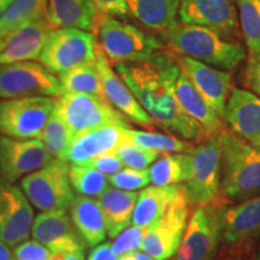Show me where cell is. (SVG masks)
I'll list each match as a JSON object with an SVG mask.
<instances>
[{"instance_id": "obj_1", "label": "cell", "mask_w": 260, "mask_h": 260, "mask_svg": "<svg viewBox=\"0 0 260 260\" xmlns=\"http://www.w3.org/2000/svg\"><path fill=\"white\" fill-rule=\"evenodd\" d=\"M115 69L155 123L183 140L201 142L211 138L178 104L175 92L180 74L177 58L159 51L151 60L115 63Z\"/></svg>"}, {"instance_id": "obj_2", "label": "cell", "mask_w": 260, "mask_h": 260, "mask_svg": "<svg viewBox=\"0 0 260 260\" xmlns=\"http://www.w3.org/2000/svg\"><path fill=\"white\" fill-rule=\"evenodd\" d=\"M222 151L220 193L230 203L260 195V146L223 129L216 135Z\"/></svg>"}, {"instance_id": "obj_3", "label": "cell", "mask_w": 260, "mask_h": 260, "mask_svg": "<svg viewBox=\"0 0 260 260\" xmlns=\"http://www.w3.org/2000/svg\"><path fill=\"white\" fill-rule=\"evenodd\" d=\"M159 37L178 54H183L220 70H232L245 60L246 48L239 42L226 40L209 28L177 23Z\"/></svg>"}, {"instance_id": "obj_4", "label": "cell", "mask_w": 260, "mask_h": 260, "mask_svg": "<svg viewBox=\"0 0 260 260\" xmlns=\"http://www.w3.org/2000/svg\"><path fill=\"white\" fill-rule=\"evenodd\" d=\"M96 31L99 46L113 63H144L162 50L159 39L113 16H100Z\"/></svg>"}, {"instance_id": "obj_5", "label": "cell", "mask_w": 260, "mask_h": 260, "mask_svg": "<svg viewBox=\"0 0 260 260\" xmlns=\"http://www.w3.org/2000/svg\"><path fill=\"white\" fill-rule=\"evenodd\" d=\"M53 110L70 129L74 138L107 124L129 126L125 116L106 99L90 94L63 93L54 100Z\"/></svg>"}, {"instance_id": "obj_6", "label": "cell", "mask_w": 260, "mask_h": 260, "mask_svg": "<svg viewBox=\"0 0 260 260\" xmlns=\"http://www.w3.org/2000/svg\"><path fill=\"white\" fill-rule=\"evenodd\" d=\"M96 47L93 31L77 28L51 29L39 60L53 74L60 75L79 65L95 63Z\"/></svg>"}, {"instance_id": "obj_7", "label": "cell", "mask_w": 260, "mask_h": 260, "mask_svg": "<svg viewBox=\"0 0 260 260\" xmlns=\"http://www.w3.org/2000/svg\"><path fill=\"white\" fill-rule=\"evenodd\" d=\"M189 170L183 189L191 204L206 205L217 200L220 193L222 151L217 136L193 146L189 152Z\"/></svg>"}, {"instance_id": "obj_8", "label": "cell", "mask_w": 260, "mask_h": 260, "mask_svg": "<svg viewBox=\"0 0 260 260\" xmlns=\"http://www.w3.org/2000/svg\"><path fill=\"white\" fill-rule=\"evenodd\" d=\"M224 205H199L191 214L174 260H216L222 241Z\"/></svg>"}, {"instance_id": "obj_9", "label": "cell", "mask_w": 260, "mask_h": 260, "mask_svg": "<svg viewBox=\"0 0 260 260\" xmlns=\"http://www.w3.org/2000/svg\"><path fill=\"white\" fill-rule=\"evenodd\" d=\"M63 88L56 74L44 64L23 60L0 64V98L19 99L27 96L58 98Z\"/></svg>"}, {"instance_id": "obj_10", "label": "cell", "mask_w": 260, "mask_h": 260, "mask_svg": "<svg viewBox=\"0 0 260 260\" xmlns=\"http://www.w3.org/2000/svg\"><path fill=\"white\" fill-rule=\"evenodd\" d=\"M21 188L37 209L50 211L70 207L75 193L69 180V162L53 159L45 168L28 174Z\"/></svg>"}, {"instance_id": "obj_11", "label": "cell", "mask_w": 260, "mask_h": 260, "mask_svg": "<svg viewBox=\"0 0 260 260\" xmlns=\"http://www.w3.org/2000/svg\"><path fill=\"white\" fill-rule=\"evenodd\" d=\"M190 204L181 186L176 198L161 218L146 228L140 249L155 260H168L176 254L189 222Z\"/></svg>"}, {"instance_id": "obj_12", "label": "cell", "mask_w": 260, "mask_h": 260, "mask_svg": "<svg viewBox=\"0 0 260 260\" xmlns=\"http://www.w3.org/2000/svg\"><path fill=\"white\" fill-rule=\"evenodd\" d=\"M52 96H27L0 103V132L18 140L40 139L54 109Z\"/></svg>"}, {"instance_id": "obj_13", "label": "cell", "mask_w": 260, "mask_h": 260, "mask_svg": "<svg viewBox=\"0 0 260 260\" xmlns=\"http://www.w3.org/2000/svg\"><path fill=\"white\" fill-rule=\"evenodd\" d=\"M41 140L0 138V182L14 183L53 160Z\"/></svg>"}, {"instance_id": "obj_14", "label": "cell", "mask_w": 260, "mask_h": 260, "mask_svg": "<svg viewBox=\"0 0 260 260\" xmlns=\"http://www.w3.org/2000/svg\"><path fill=\"white\" fill-rule=\"evenodd\" d=\"M34 212L23 190L12 183L0 182V241L16 247L28 240Z\"/></svg>"}, {"instance_id": "obj_15", "label": "cell", "mask_w": 260, "mask_h": 260, "mask_svg": "<svg viewBox=\"0 0 260 260\" xmlns=\"http://www.w3.org/2000/svg\"><path fill=\"white\" fill-rule=\"evenodd\" d=\"M178 19L180 23L209 28L225 39L239 31L234 0H181Z\"/></svg>"}, {"instance_id": "obj_16", "label": "cell", "mask_w": 260, "mask_h": 260, "mask_svg": "<svg viewBox=\"0 0 260 260\" xmlns=\"http://www.w3.org/2000/svg\"><path fill=\"white\" fill-rule=\"evenodd\" d=\"M177 63L200 95L224 119L228 99L232 93V75L183 54H178Z\"/></svg>"}, {"instance_id": "obj_17", "label": "cell", "mask_w": 260, "mask_h": 260, "mask_svg": "<svg viewBox=\"0 0 260 260\" xmlns=\"http://www.w3.org/2000/svg\"><path fill=\"white\" fill-rule=\"evenodd\" d=\"M31 236L51 253H68L86 248L76 226L65 209L42 211L32 220Z\"/></svg>"}, {"instance_id": "obj_18", "label": "cell", "mask_w": 260, "mask_h": 260, "mask_svg": "<svg viewBox=\"0 0 260 260\" xmlns=\"http://www.w3.org/2000/svg\"><path fill=\"white\" fill-rule=\"evenodd\" d=\"M95 65L102 79L104 94L107 102L136 124L144 126L153 125L154 121L152 117L140 105L138 99L118 73L113 70L110 59L104 53L99 44L96 47Z\"/></svg>"}, {"instance_id": "obj_19", "label": "cell", "mask_w": 260, "mask_h": 260, "mask_svg": "<svg viewBox=\"0 0 260 260\" xmlns=\"http://www.w3.org/2000/svg\"><path fill=\"white\" fill-rule=\"evenodd\" d=\"M224 121L239 138L260 146V96L256 94L233 88L226 103Z\"/></svg>"}, {"instance_id": "obj_20", "label": "cell", "mask_w": 260, "mask_h": 260, "mask_svg": "<svg viewBox=\"0 0 260 260\" xmlns=\"http://www.w3.org/2000/svg\"><path fill=\"white\" fill-rule=\"evenodd\" d=\"M126 128L130 126L107 124L76 135L65 152L64 160L69 164L84 165L98 155L112 151L126 139Z\"/></svg>"}, {"instance_id": "obj_21", "label": "cell", "mask_w": 260, "mask_h": 260, "mask_svg": "<svg viewBox=\"0 0 260 260\" xmlns=\"http://www.w3.org/2000/svg\"><path fill=\"white\" fill-rule=\"evenodd\" d=\"M50 31L46 16L16 29L9 35L4 50L0 52V64L39 59Z\"/></svg>"}, {"instance_id": "obj_22", "label": "cell", "mask_w": 260, "mask_h": 260, "mask_svg": "<svg viewBox=\"0 0 260 260\" xmlns=\"http://www.w3.org/2000/svg\"><path fill=\"white\" fill-rule=\"evenodd\" d=\"M260 237V195L224 206L222 240L228 245L242 243Z\"/></svg>"}, {"instance_id": "obj_23", "label": "cell", "mask_w": 260, "mask_h": 260, "mask_svg": "<svg viewBox=\"0 0 260 260\" xmlns=\"http://www.w3.org/2000/svg\"><path fill=\"white\" fill-rule=\"evenodd\" d=\"M100 12L93 0H48L46 18L51 29L77 28L94 31Z\"/></svg>"}, {"instance_id": "obj_24", "label": "cell", "mask_w": 260, "mask_h": 260, "mask_svg": "<svg viewBox=\"0 0 260 260\" xmlns=\"http://www.w3.org/2000/svg\"><path fill=\"white\" fill-rule=\"evenodd\" d=\"M175 92H176L178 104L183 109V111L199 123L210 136L218 135L224 129L222 118L200 95L193 83L181 70L177 76L176 84H175Z\"/></svg>"}, {"instance_id": "obj_25", "label": "cell", "mask_w": 260, "mask_h": 260, "mask_svg": "<svg viewBox=\"0 0 260 260\" xmlns=\"http://www.w3.org/2000/svg\"><path fill=\"white\" fill-rule=\"evenodd\" d=\"M139 193L122 190L109 187L98 197V203L105 218L107 236L115 239L125 228L132 225L133 211H134Z\"/></svg>"}, {"instance_id": "obj_26", "label": "cell", "mask_w": 260, "mask_h": 260, "mask_svg": "<svg viewBox=\"0 0 260 260\" xmlns=\"http://www.w3.org/2000/svg\"><path fill=\"white\" fill-rule=\"evenodd\" d=\"M70 217L86 246L95 247L105 241V218L98 200L84 195L75 197L70 205Z\"/></svg>"}, {"instance_id": "obj_27", "label": "cell", "mask_w": 260, "mask_h": 260, "mask_svg": "<svg viewBox=\"0 0 260 260\" xmlns=\"http://www.w3.org/2000/svg\"><path fill=\"white\" fill-rule=\"evenodd\" d=\"M181 186H152L140 191L133 211L132 225L147 228L157 222L167 212L175 200Z\"/></svg>"}, {"instance_id": "obj_28", "label": "cell", "mask_w": 260, "mask_h": 260, "mask_svg": "<svg viewBox=\"0 0 260 260\" xmlns=\"http://www.w3.org/2000/svg\"><path fill=\"white\" fill-rule=\"evenodd\" d=\"M181 0H126L129 14L158 32L176 25Z\"/></svg>"}, {"instance_id": "obj_29", "label": "cell", "mask_w": 260, "mask_h": 260, "mask_svg": "<svg viewBox=\"0 0 260 260\" xmlns=\"http://www.w3.org/2000/svg\"><path fill=\"white\" fill-rule=\"evenodd\" d=\"M189 170V153H164L148 169L153 186H176L184 183Z\"/></svg>"}, {"instance_id": "obj_30", "label": "cell", "mask_w": 260, "mask_h": 260, "mask_svg": "<svg viewBox=\"0 0 260 260\" xmlns=\"http://www.w3.org/2000/svg\"><path fill=\"white\" fill-rule=\"evenodd\" d=\"M63 93L90 94L106 99L95 63L83 64L58 75Z\"/></svg>"}, {"instance_id": "obj_31", "label": "cell", "mask_w": 260, "mask_h": 260, "mask_svg": "<svg viewBox=\"0 0 260 260\" xmlns=\"http://www.w3.org/2000/svg\"><path fill=\"white\" fill-rule=\"evenodd\" d=\"M48 0H15L0 17V37H9L22 25L46 16Z\"/></svg>"}, {"instance_id": "obj_32", "label": "cell", "mask_w": 260, "mask_h": 260, "mask_svg": "<svg viewBox=\"0 0 260 260\" xmlns=\"http://www.w3.org/2000/svg\"><path fill=\"white\" fill-rule=\"evenodd\" d=\"M125 136L129 141L158 153H186L193 145L186 140L178 139L176 135H167L155 132H141V130L125 129Z\"/></svg>"}, {"instance_id": "obj_33", "label": "cell", "mask_w": 260, "mask_h": 260, "mask_svg": "<svg viewBox=\"0 0 260 260\" xmlns=\"http://www.w3.org/2000/svg\"><path fill=\"white\" fill-rule=\"evenodd\" d=\"M242 37L251 54L260 52V0H234Z\"/></svg>"}, {"instance_id": "obj_34", "label": "cell", "mask_w": 260, "mask_h": 260, "mask_svg": "<svg viewBox=\"0 0 260 260\" xmlns=\"http://www.w3.org/2000/svg\"><path fill=\"white\" fill-rule=\"evenodd\" d=\"M69 180L74 191L90 198L99 197L110 184L103 172L89 165L69 164Z\"/></svg>"}, {"instance_id": "obj_35", "label": "cell", "mask_w": 260, "mask_h": 260, "mask_svg": "<svg viewBox=\"0 0 260 260\" xmlns=\"http://www.w3.org/2000/svg\"><path fill=\"white\" fill-rule=\"evenodd\" d=\"M73 139V133L53 110L39 140H41L45 148L52 157L64 160L65 152L70 146Z\"/></svg>"}, {"instance_id": "obj_36", "label": "cell", "mask_w": 260, "mask_h": 260, "mask_svg": "<svg viewBox=\"0 0 260 260\" xmlns=\"http://www.w3.org/2000/svg\"><path fill=\"white\" fill-rule=\"evenodd\" d=\"M113 151L116 152V154L121 159L123 165L130 169H136V170L147 169L160 155V153H158V152L140 147V146L135 145L134 142L129 141L128 139L119 142Z\"/></svg>"}, {"instance_id": "obj_37", "label": "cell", "mask_w": 260, "mask_h": 260, "mask_svg": "<svg viewBox=\"0 0 260 260\" xmlns=\"http://www.w3.org/2000/svg\"><path fill=\"white\" fill-rule=\"evenodd\" d=\"M107 180H109V183L112 187L129 191L142 189V188H146L151 183L148 169L136 170V169L125 168L109 176Z\"/></svg>"}, {"instance_id": "obj_38", "label": "cell", "mask_w": 260, "mask_h": 260, "mask_svg": "<svg viewBox=\"0 0 260 260\" xmlns=\"http://www.w3.org/2000/svg\"><path fill=\"white\" fill-rule=\"evenodd\" d=\"M145 233V226L132 225L125 228L122 233H119L115 237V241L111 243L113 253L119 256L125 254V253L138 251L140 249V245H141Z\"/></svg>"}, {"instance_id": "obj_39", "label": "cell", "mask_w": 260, "mask_h": 260, "mask_svg": "<svg viewBox=\"0 0 260 260\" xmlns=\"http://www.w3.org/2000/svg\"><path fill=\"white\" fill-rule=\"evenodd\" d=\"M52 254L50 249L42 243L25 240L15 247L12 252V260H47Z\"/></svg>"}, {"instance_id": "obj_40", "label": "cell", "mask_w": 260, "mask_h": 260, "mask_svg": "<svg viewBox=\"0 0 260 260\" xmlns=\"http://www.w3.org/2000/svg\"><path fill=\"white\" fill-rule=\"evenodd\" d=\"M84 165H89V167L96 169V170L103 172L106 176H111V175L121 171L123 169V162L113 149L98 155V157L92 159V160Z\"/></svg>"}, {"instance_id": "obj_41", "label": "cell", "mask_w": 260, "mask_h": 260, "mask_svg": "<svg viewBox=\"0 0 260 260\" xmlns=\"http://www.w3.org/2000/svg\"><path fill=\"white\" fill-rule=\"evenodd\" d=\"M245 81L247 87H249L253 93L260 96V52L251 54L245 70Z\"/></svg>"}, {"instance_id": "obj_42", "label": "cell", "mask_w": 260, "mask_h": 260, "mask_svg": "<svg viewBox=\"0 0 260 260\" xmlns=\"http://www.w3.org/2000/svg\"><path fill=\"white\" fill-rule=\"evenodd\" d=\"M100 15H109L113 17H124L129 14L126 0H93Z\"/></svg>"}, {"instance_id": "obj_43", "label": "cell", "mask_w": 260, "mask_h": 260, "mask_svg": "<svg viewBox=\"0 0 260 260\" xmlns=\"http://www.w3.org/2000/svg\"><path fill=\"white\" fill-rule=\"evenodd\" d=\"M88 260H118V255L113 253L111 243L104 242L93 247L88 255Z\"/></svg>"}, {"instance_id": "obj_44", "label": "cell", "mask_w": 260, "mask_h": 260, "mask_svg": "<svg viewBox=\"0 0 260 260\" xmlns=\"http://www.w3.org/2000/svg\"><path fill=\"white\" fill-rule=\"evenodd\" d=\"M118 260H155V259L152 258L151 255H148L147 253H145L144 251H134V252L125 253V254L123 255H119Z\"/></svg>"}, {"instance_id": "obj_45", "label": "cell", "mask_w": 260, "mask_h": 260, "mask_svg": "<svg viewBox=\"0 0 260 260\" xmlns=\"http://www.w3.org/2000/svg\"><path fill=\"white\" fill-rule=\"evenodd\" d=\"M64 260H84V249L64 253Z\"/></svg>"}, {"instance_id": "obj_46", "label": "cell", "mask_w": 260, "mask_h": 260, "mask_svg": "<svg viewBox=\"0 0 260 260\" xmlns=\"http://www.w3.org/2000/svg\"><path fill=\"white\" fill-rule=\"evenodd\" d=\"M0 260H12V252L10 251V247L0 241Z\"/></svg>"}, {"instance_id": "obj_47", "label": "cell", "mask_w": 260, "mask_h": 260, "mask_svg": "<svg viewBox=\"0 0 260 260\" xmlns=\"http://www.w3.org/2000/svg\"><path fill=\"white\" fill-rule=\"evenodd\" d=\"M15 0H0V17L5 14V11L10 8V5L14 3Z\"/></svg>"}, {"instance_id": "obj_48", "label": "cell", "mask_w": 260, "mask_h": 260, "mask_svg": "<svg viewBox=\"0 0 260 260\" xmlns=\"http://www.w3.org/2000/svg\"><path fill=\"white\" fill-rule=\"evenodd\" d=\"M47 260H64V253H52Z\"/></svg>"}, {"instance_id": "obj_49", "label": "cell", "mask_w": 260, "mask_h": 260, "mask_svg": "<svg viewBox=\"0 0 260 260\" xmlns=\"http://www.w3.org/2000/svg\"><path fill=\"white\" fill-rule=\"evenodd\" d=\"M8 38L9 37H0V52L4 50L6 42H8Z\"/></svg>"}, {"instance_id": "obj_50", "label": "cell", "mask_w": 260, "mask_h": 260, "mask_svg": "<svg viewBox=\"0 0 260 260\" xmlns=\"http://www.w3.org/2000/svg\"><path fill=\"white\" fill-rule=\"evenodd\" d=\"M254 260H260V246L258 248V252H256V255H255V259Z\"/></svg>"}, {"instance_id": "obj_51", "label": "cell", "mask_w": 260, "mask_h": 260, "mask_svg": "<svg viewBox=\"0 0 260 260\" xmlns=\"http://www.w3.org/2000/svg\"><path fill=\"white\" fill-rule=\"evenodd\" d=\"M168 260H170V259H168Z\"/></svg>"}, {"instance_id": "obj_52", "label": "cell", "mask_w": 260, "mask_h": 260, "mask_svg": "<svg viewBox=\"0 0 260 260\" xmlns=\"http://www.w3.org/2000/svg\"><path fill=\"white\" fill-rule=\"evenodd\" d=\"M0 103H2V102H0Z\"/></svg>"}]
</instances>
